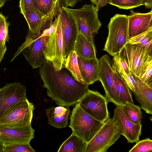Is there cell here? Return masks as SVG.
<instances>
[{
    "mask_svg": "<svg viewBox=\"0 0 152 152\" xmlns=\"http://www.w3.org/2000/svg\"><path fill=\"white\" fill-rule=\"evenodd\" d=\"M77 56L75 50L71 51L65 61L64 66L70 72L75 80L84 84L80 71Z\"/></svg>",
    "mask_w": 152,
    "mask_h": 152,
    "instance_id": "603a6c76",
    "label": "cell"
},
{
    "mask_svg": "<svg viewBox=\"0 0 152 152\" xmlns=\"http://www.w3.org/2000/svg\"><path fill=\"white\" fill-rule=\"evenodd\" d=\"M118 54L125 61L131 72L139 78L148 56L145 48L140 44L127 42Z\"/></svg>",
    "mask_w": 152,
    "mask_h": 152,
    "instance_id": "8fae6325",
    "label": "cell"
},
{
    "mask_svg": "<svg viewBox=\"0 0 152 152\" xmlns=\"http://www.w3.org/2000/svg\"><path fill=\"white\" fill-rule=\"evenodd\" d=\"M120 76L128 86L130 90L133 92L136 91V88L135 80L131 74L127 73L123 71H117Z\"/></svg>",
    "mask_w": 152,
    "mask_h": 152,
    "instance_id": "d6a6232c",
    "label": "cell"
},
{
    "mask_svg": "<svg viewBox=\"0 0 152 152\" xmlns=\"http://www.w3.org/2000/svg\"><path fill=\"white\" fill-rule=\"evenodd\" d=\"M78 66L84 84H92L99 80V60L85 59L77 56Z\"/></svg>",
    "mask_w": 152,
    "mask_h": 152,
    "instance_id": "e0dca14e",
    "label": "cell"
},
{
    "mask_svg": "<svg viewBox=\"0 0 152 152\" xmlns=\"http://www.w3.org/2000/svg\"><path fill=\"white\" fill-rule=\"evenodd\" d=\"M78 103L84 111L99 121L104 122L109 118L107 101L97 91L89 89Z\"/></svg>",
    "mask_w": 152,
    "mask_h": 152,
    "instance_id": "ba28073f",
    "label": "cell"
},
{
    "mask_svg": "<svg viewBox=\"0 0 152 152\" xmlns=\"http://www.w3.org/2000/svg\"><path fill=\"white\" fill-rule=\"evenodd\" d=\"M26 99V88L20 83H8L0 88V118L18 102Z\"/></svg>",
    "mask_w": 152,
    "mask_h": 152,
    "instance_id": "7c38bea8",
    "label": "cell"
},
{
    "mask_svg": "<svg viewBox=\"0 0 152 152\" xmlns=\"http://www.w3.org/2000/svg\"><path fill=\"white\" fill-rule=\"evenodd\" d=\"M35 131L31 125L20 127H11L0 124V144L30 143L34 138Z\"/></svg>",
    "mask_w": 152,
    "mask_h": 152,
    "instance_id": "9a60e30c",
    "label": "cell"
},
{
    "mask_svg": "<svg viewBox=\"0 0 152 152\" xmlns=\"http://www.w3.org/2000/svg\"><path fill=\"white\" fill-rule=\"evenodd\" d=\"M48 14L43 16L31 10L25 11L23 15L28 23V31L36 33Z\"/></svg>",
    "mask_w": 152,
    "mask_h": 152,
    "instance_id": "d4e9b609",
    "label": "cell"
},
{
    "mask_svg": "<svg viewBox=\"0 0 152 152\" xmlns=\"http://www.w3.org/2000/svg\"><path fill=\"white\" fill-rule=\"evenodd\" d=\"M58 0H53L54 4H55L56 3Z\"/></svg>",
    "mask_w": 152,
    "mask_h": 152,
    "instance_id": "ab89813d",
    "label": "cell"
},
{
    "mask_svg": "<svg viewBox=\"0 0 152 152\" xmlns=\"http://www.w3.org/2000/svg\"><path fill=\"white\" fill-rule=\"evenodd\" d=\"M152 56L148 55L142 68L139 79L143 83L152 85Z\"/></svg>",
    "mask_w": 152,
    "mask_h": 152,
    "instance_id": "4316f807",
    "label": "cell"
},
{
    "mask_svg": "<svg viewBox=\"0 0 152 152\" xmlns=\"http://www.w3.org/2000/svg\"><path fill=\"white\" fill-rule=\"evenodd\" d=\"M2 145L0 144V152H1Z\"/></svg>",
    "mask_w": 152,
    "mask_h": 152,
    "instance_id": "60d3db41",
    "label": "cell"
},
{
    "mask_svg": "<svg viewBox=\"0 0 152 152\" xmlns=\"http://www.w3.org/2000/svg\"><path fill=\"white\" fill-rule=\"evenodd\" d=\"M6 1V0H0V9L2 7Z\"/></svg>",
    "mask_w": 152,
    "mask_h": 152,
    "instance_id": "f35d334b",
    "label": "cell"
},
{
    "mask_svg": "<svg viewBox=\"0 0 152 152\" xmlns=\"http://www.w3.org/2000/svg\"><path fill=\"white\" fill-rule=\"evenodd\" d=\"M120 107L126 117L134 124L141 123L142 118L140 107L133 103H128Z\"/></svg>",
    "mask_w": 152,
    "mask_h": 152,
    "instance_id": "484cf974",
    "label": "cell"
},
{
    "mask_svg": "<svg viewBox=\"0 0 152 152\" xmlns=\"http://www.w3.org/2000/svg\"><path fill=\"white\" fill-rule=\"evenodd\" d=\"M34 109V105L27 99L20 101L0 118V124L11 127L30 125Z\"/></svg>",
    "mask_w": 152,
    "mask_h": 152,
    "instance_id": "52a82bcc",
    "label": "cell"
},
{
    "mask_svg": "<svg viewBox=\"0 0 152 152\" xmlns=\"http://www.w3.org/2000/svg\"><path fill=\"white\" fill-rule=\"evenodd\" d=\"M3 152H34L29 143H15L2 145Z\"/></svg>",
    "mask_w": 152,
    "mask_h": 152,
    "instance_id": "83f0119b",
    "label": "cell"
},
{
    "mask_svg": "<svg viewBox=\"0 0 152 152\" xmlns=\"http://www.w3.org/2000/svg\"><path fill=\"white\" fill-rule=\"evenodd\" d=\"M113 64L108 54L103 55L99 60V80L104 90L108 102H112L116 106L124 105L116 92L113 76Z\"/></svg>",
    "mask_w": 152,
    "mask_h": 152,
    "instance_id": "9c48e42d",
    "label": "cell"
},
{
    "mask_svg": "<svg viewBox=\"0 0 152 152\" xmlns=\"http://www.w3.org/2000/svg\"><path fill=\"white\" fill-rule=\"evenodd\" d=\"M56 5L40 26L37 32L28 31L25 42L19 47L11 61L21 53L33 69L41 67L46 60L44 51L50 34L53 30L50 28L54 18L58 12Z\"/></svg>",
    "mask_w": 152,
    "mask_h": 152,
    "instance_id": "7a4b0ae2",
    "label": "cell"
},
{
    "mask_svg": "<svg viewBox=\"0 0 152 152\" xmlns=\"http://www.w3.org/2000/svg\"><path fill=\"white\" fill-rule=\"evenodd\" d=\"M120 9H129L144 5V0H111L109 3Z\"/></svg>",
    "mask_w": 152,
    "mask_h": 152,
    "instance_id": "f546056e",
    "label": "cell"
},
{
    "mask_svg": "<svg viewBox=\"0 0 152 152\" xmlns=\"http://www.w3.org/2000/svg\"><path fill=\"white\" fill-rule=\"evenodd\" d=\"M44 54L46 60L51 61L56 70H60L64 66L59 16L56 27L50 34Z\"/></svg>",
    "mask_w": 152,
    "mask_h": 152,
    "instance_id": "4fadbf2b",
    "label": "cell"
},
{
    "mask_svg": "<svg viewBox=\"0 0 152 152\" xmlns=\"http://www.w3.org/2000/svg\"><path fill=\"white\" fill-rule=\"evenodd\" d=\"M121 135L113 118H109L87 143L85 152H106L118 140Z\"/></svg>",
    "mask_w": 152,
    "mask_h": 152,
    "instance_id": "8992f818",
    "label": "cell"
},
{
    "mask_svg": "<svg viewBox=\"0 0 152 152\" xmlns=\"http://www.w3.org/2000/svg\"><path fill=\"white\" fill-rule=\"evenodd\" d=\"M62 33L63 58L64 64L70 52L73 50L78 34L73 18L61 7L58 10Z\"/></svg>",
    "mask_w": 152,
    "mask_h": 152,
    "instance_id": "30bf717a",
    "label": "cell"
},
{
    "mask_svg": "<svg viewBox=\"0 0 152 152\" xmlns=\"http://www.w3.org/2000/svg\"><path fill=\"white\" fill-rule=\"evenodd\" d=\"M120 132L128 143H136L139 141L141 134L142 124H136L130 120L124 114L120 106L114 110L113 118Z\"/></svg>",
    "mask_w": 152,
    "mask_h": 152,
    "instance_id": "5bb4252c",
    "label": "cell"
},
{
    "mask_svg": "<svg viewBox=\"0 0 152 152\" xmlns=\"http://www.w3.org/2000/svg\"><path fill=\"white\" fill-rule=\"evenodd\" d=\"M87 143L80 138L72 133L62 143L58 152H85Z\"/></svg>",
    "mask_w": 152,
    "mask_h": 152,
    "instance_id": "7402d4cb",
    "label": "cell"
},
{
    "mask_svg": "<svg viewBox=\"0 0 152 152\" xmlns=\"http://www.w3.org/2000/svg\"><path fill=\"white\" fill-rule=\"evenodd\" d=\"M62 7L75 20L78 33L82 34L95 46L94 38L98 33L102 24L95 6L93 4H85L78 9H72L63 6Z\"/></svg>",
    "mask_w": 152,
    "mask_h": 152,
    "instance_id": "3957f363",
    "label": "cell"
},
{
    "mask_svg": "<svg viewBox=\"0 0 152 152\" xmlns=\"http://www.w3.org/2000/svg\"><path fill=\"white\" fill-rule=\"evenodd\" d=\"M7 50L6 46H0V64Z\"/></svg>",
    "mask_w": 152,
    "mask_h": 152,
    "instance_id": "8d00e7d4",
    "label": "cell"
},
{
    "mask_svg": "<svg viewBox=\"0 0 152 152\" xmlns=\"http://www.w3.org/2000/svg\"><path fill=\"white\" fill-rule=\"evenodd\" d=\"M45 112L48 124L58 129L67 126L69 117L71 113L68 107L60 106L51 107L46 109Z\"/></svg>",
    "mask_w": 152,
    "mask_h": 152,
    "instance_id": "d6986e66",
    "label": "cell"
},
{
    "mask_svg": "<svg viewBox=\"0 0 152 152\" xmlns=\"http://www.w3.org/2000/svg\"><path fill=\"white\" fill-rule=\"evenodd\" d=\"M35 9L45 16L50 13L56 3H53V0H32Z\"/></svg>",
    "mask_w": 152,
    "mask_h": 152,
    "instance_id": "f1b7e54d",
    "label": "cell"
},
{
    "mask_svg": "<svg viewBox=\"0 0 152 152\" xmlns=\"http://www.w3.org/2000/svg\"><path fill=\"white\" fill-rule=\"evenodd\" d=\"M63 68L57 70L51 61L46 60L39 73L47 95L58 106L69 107L80 101L89 90L88 85L75 80Z\"/></svg>",
    "mask_w": 152,
    "mask_h": 152,
    "instance_id": "6da1fadb",
    "label": "cell"
},
{
    "mask_svg": "<svg viewBox=\"0 0 152 152\" xmlns=\"http://www.w3.org/2000/svg\"><path fill=\"white\" fill-rule=\"evenodd\" d=\"M61 0L63 6L67 7H73L79 2L84 0Z\"/></svg>",
    "mask_w": 152,
    "mask_h": 152,
    "instance_id": "d590c367",
    "label": "cell"
},
{
    "mask_svg": "<svg viewBox=\"0 0 152 152\" xmlns=\"http://www.w3.org/2000/svg\"><path fill=\"white\" fill-rule=\"evenodd\" d=\"M152 151V140L149 138L139 141L129 151V152H147Z\"/></svg>",
    "mask_w": 152,
    "mask_h": 152,
    "instance_id": "1f68e13d",
    "label": "cell"
},
{
    "mask_svg": "<svg viewBox=\"0 0 152 152\" xmlns=\"http://www.w3.org/2000/svg\"><path fill=\"white\" fill-rule=\"evenodd\" d=\"M107 27L108 34L103 50L113 56L118 54L128 40V18L116 14L110 20Z\"/></svg>",
    "mask_w": 152,
    "mask_h": 152,
    "instance_id": "277c9868",
    "label": "cell"
},
{
    "mask_svg": "<svg viewBox=\"0 0 152 152\" xmlns=\"http://www.w3.org/2000/svg\"><path fill=\"white\" fill-rule=\"evenodd\" d=\"M127 16L128 39L152 27V10L146 13L136 12L131 10Z\"/></svg>",
    "mask_w": 152,
    "mask_h": 152,
    "instance_id": "2e32d148",
    "label": "cell"
},
{
    "mask_svg": "<svg viewBox=\"0 0 152 152\" xmlns=\"http://www.w3.org/2000/svg\"><path fill=\"white\" fill-rule=\"evenodd\" d=\"M135 82L136 90L133 92L136 99L141 107L145 112L152 114V85H148L142 82L132 73Z\"/></svg>",
    "mask_w": 152,
    "mask_h": 152,
    "instance_id": "ac0fdd59",
    "label": "cell"
},
{
    "mask_svg": "<svg viewBox=\"0 0 152 152\" xmlns=\"http://www.w3.org/2000/svg\"><path fill=\"white\" fill-rule=\"evenodd\" d=\"M91 2L95 4L96 10L98 11L102 7L109 4L111 0H90Z\"/></svg>",
    "mask_w": 152,
    "mask_h": 152,
    "instance_id": "e575fe53",
    "label": "cell"
},
{
    "mask_svg": "<svg viewBox=\"0 0 152 152\" xmlns=\"http://www.w3.org/2000/svg\"><path fill=\"white\" fill-rule=\"evenodd\" d=\"M19 3L20 12L22 14L26 11L31 10L39 14L44 16L35 9L32 0H20Z\"/></svg>",
    "mask_w": 152,
    "mask_h": 152,
    "instance_id": "836d02e7",
    "label": "cell"
},
{
    "mask_svg": "<svg viewBox=\"0 0 152 152\" xmlns=\"http://www.w3.org/2000/svg\"><path fill=\"white\" fill-rule=\"evenodd\" d=\"M69 127L72 133L87 143L94 137L104 122L96 120L88 114L77 103L73 109L70 118Z\"/></svg>",
    "mask_w": 152,
    "mask_h": 152,
    "instance_id": "5b68a950",
    "label": "cell"
},
{
    "mask_svg": "<svg viewBox=\"0 0 152 152\" xmlns=\"http://www.w3.org/2000/svg\"><path fill=\"white\" fill-rule=\"evenodd\" d=\"M11 0H6V1H10Z\"/></svg>",
    "mask_w": 152,
    "mask_h": 152,
    "instance_id": "b9f144b4",
    "label": "cell"
},
{
    "mask_svg": "<svg viewBox=\"0 0 152 152\" xmlns=\"http://www.w3.org/2000/svg\"><path fill=\"white\" fill-rule=\"evenodd\" d=\"M144 5L145 7L148 9L152 8V0H144Z\"/></svg>",
    "mask_w": 152,
    "mask_h": 152,
    "instance_id": "74e56055",
    "label": "cell"
},
{
    "mask_svg": "<svg viewBox=\"0 0 152 152\" xmlns=\"http://www.w3.org/2000/svg\"><path fill=\"white\" fill-rule=\"evenodd\" d=\"M74 50L77 56L81 58L87 59L96 58L95 46L80 33H78Z\"/></svg>",
    "mask_w": 152,
    "mask_h": 152,
    "instance_id": "ffe728a7",
    "label": "cell"
},
{
    "mask_svg": "<svg viewBox=\"0 0 152 152\" xmlns=\"http://www.w3.org/2000/svg\"><path fill=\"white\" fill-rule=\"evenodd\" d=\"M127 43L139 44L146 48L148 55L152 56V27L145 32L129 39Z\"/></svg>",
    "mask_w": 152,
    "mask_h": 152,
    "instance_id": "cb8c5ba5",
    "label": "cell"
},
{
    "mask_svg": "<svg viewBox=\"0 0 152 152\" xmlns=\"http://www.w3.org/2000/svg\"><path fill=\"white\" fill-rule=\"evenodd\" d=\"M112 75L116 92L122 103L124 105L133 103L130 89L120 76L114 64Z\"/></svg>",
    "mask_w": 152,
    "mask_h": 152,
    "instance_id": "44dd1931",
    "label": "cell"
},
{
    "mask_svg": "<svg viewBox=\"0 0 152 152\" xmlns=\"http://www.w3.org/2000/svg\"><path fill=\"white\" fill-rule=\"evenodd\" d=\"M10 25L7 18L0 13V46L5 45L6 42L9 41L8 27Z\"/></svg>",
    "mask_w": 152,
    "mask_h": 152,
    "instance_id": "4dcf8cb0",
    "label": "cell"
}]
</instances>
